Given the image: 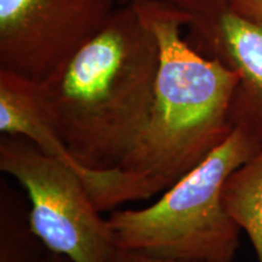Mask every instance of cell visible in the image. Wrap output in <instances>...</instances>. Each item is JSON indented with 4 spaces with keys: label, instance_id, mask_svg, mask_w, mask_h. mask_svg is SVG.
Listing matches in <instances>:
<instances>
[{
    "label": "cell",
    "instance_id": "277c9868",
    "mask_svg": "<svg viewBox=\"0 0 262 262\" xmlns=\"http://www.w3.org/2000/svg\"><path fill=\"white\" fill-rule=\"evenodd\" d=\"M0 170L27 192L29 231L48 251L72 262H111L116 251L107 219L83 180L21 136L3 135Z\"/></svg>",
    "mask_w": 262,
    "mask_h": 262
},
{
    "label": "cell",
    "instance_id": "30bf717a",
    "mask_svg": "<svg viewBox=\"0 0 262 262\" xmlns=\"http://www.w3.org/2000/svg\"><path fill=\"white\" fill-rule=\"evenodd\" d=\"M148 2L170 6L187 15L191 19L188 27L215 18L228 9L227 0H148Z\"/></svg>",
    "mask_w": 262,
    "mask_h": 262
},
{
    "label": "cell",
    "instance_id": "8992f818",
    "mask_svg": "<svg viewBox=\"0 0 262 262\" xmlns=\"http://www.w3.org/2000/svg\"><path fill=\"white\" fill-rule=\"evenodd\" d=\"M187 29L193 48L237 73L229 119L234 129L262 142V24L227 9Z\"/></svg>",
    "mask_w": 262,
    "mask_h": 262
},
{
    "label": "cell",
    "instance_id": "9c48e42d",
    "mask_svg": "<svg viewBox=\"0 0 262 262\" xmlns=\"http://www.w3.org/2000/svg\"><path fill=\"white\" fill-rule=\"evenodd\" d=\"M29 238L18 228H10L2 219L0 232V262H41Z\"/></svg>",
    "mask_w": 262,
    "mask_h": 262
},
{
    "label": "cell",
    "instance_id": "52a82bcc",
    "mask_svg": "<svg viewBox=\"0 0 262 262\" xmlns=\"http://www.w3.org/2000/svg\"><path fill=\"white\" fill-rule=\"evenodd\" d=\"M0 133L21 136L48 156L71 168L85 187L95 171H88L71 155L49 112L40 81L0 70Z\"/></svg>",
    "mask_w": 262,
    "mask_h": 262
},
{
    "label": "cell",
    "instance_id": "7a4b0ae2",
    "mask_svg": "<svg viewBox=\"0 0 262 262\" xmlns=\"http://www.w3.org/2000/svg\"><path fill=\"white\" fill-rule=\"evenodd\" d=\"M159 47L129 2L40 86L55 125L88 171L117 168L148 120Z\"/></svg>",
    "mask_w": 262,
    "mask_h": 262
},
{
    "label": "cell",
    "instance_id": "ba28073f",
    "mask_svg": "<svg viewBox=\"0 0 262 262\" xmlns=\"http://www.w3.org/2000/svg\"><path fill=\"white\" fill-rule=\"evenodd\" d=\"M226 210L250 239L262 262V148L226 180L222 189Z\"/></svg>",
    "mask_w": 262,
    "mask_h": 262
},
{
    "label": "cell",
    "instance_id": "6da1fadb",
    "mask_svg": "<svg viewBox=\"0 0 262 262\" xmlns=\"http://www.w3.org/2000/svg\"><path fill=\"white\" fill-rule=\"evenodd\" d=\"M159 47L155 101L142 133L117 168L88 183L101 212L162 194L193 171L234 130L229 106L238 75L183 37L191 19L159 3L130 0Z\"/></svg>",
    "mask_w": 262,
    "mask_h": 262
},
{
    "label": "cell",
    "instance_id": "7c38bea8",
    "mask_svg": "<svg viewBox=\"0 0 262 262\" xmlns=\"http://www.w3.org/2000/svg\"><path fill=\"white\" fill-rule=\"evenodd\" d=\"M227 6L234 14L262 24V0H227Z\"/></svg>",
    "mask_w": 262,
    "mask_h": 262
},
{
    "label": "cell",
    "instance_id": "4fadbf2b",
    "mask_svg": "<svg viewBox=\"0 0 262 262\" xmlns=\"http://www.w3.org/2000/svg\"><path fill=\"white\" fill-rule=\"evenodd\" d=\"M41 262H72V261L68 257L63 256V255L50 253V251H49L48 255H44Z\"/></svg>",
    "mask_w": 262,
    "mask_h": 262
},
{
    "label": "cell",
    "instance_id": "8fae6325",
    "mask_svg": "<svg viewBox=\"0 0 262 262\" xmlns=\"http://www.w3.org/2000/svg\"><path fill=\"white\" fill-rule=\"evenodd\" d=\"M111 262H233V261H209V260H185V258H169L146 255L135 251L116 249Z\"/></svg>",
    "mask_w": 262,
    "mask_h": 262
},
{
    "label": "cell",
    "instance_id": "5b68a950",
    "mask_svg": "<svg viewBox=\"0 0 262 262\" xmlns=\"http://www.w3.org/2000/svg\"><path fill=\"white\" fill-rule=\"evenodd\" d=\"M117 9V0H0V70L44 80Z\"/></svg>",
    "mask_w": 262,
    "mask_h": 262
},
{
    "label": "cell",
    "instance_id": "3957f363",
    "mask_svg": "<svg viewBox=\"0 0 262 262\" xmlns=\"http://www.w3.org/2000/svg\"><path fill=\"white\" fill-rule=\"evenodd\" d=\"M262 148L234 129L201 165L149 206L113 210L107 217L116 249L185 260L233 261L242 229L226 210L228 176Z\"/></svg>",
    "mask_w": 262,
    "mask_h": 262
}]
</instances>
